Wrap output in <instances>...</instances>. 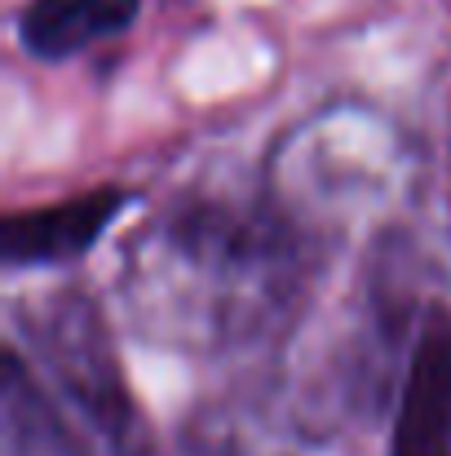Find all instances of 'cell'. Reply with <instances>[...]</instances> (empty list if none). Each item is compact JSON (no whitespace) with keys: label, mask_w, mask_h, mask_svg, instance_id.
Returning <instances> with one entry per match:
<instances>
[{"label":"cell","mask_w":451,"mask_h":456,"mask_svg":"<svg viewBox=\"0 0 451 456\" xmlns=\"http://www.w3.org/2000/svg\"><path fill=\"white\" fill-rule=\"evenodd\" d=\"M421 182V159L403 129L372 107L336 102L301 120L266 164L279 208L318 248L385 235Z\"/></svg>","instance_id":"cell-2"},{"label":"cell","mask_w":451,"mask_h":456,"mask_svg":"<svg viewBox=\"0 0 451 456\" xmlns=\"http://www.w3.org/2000/svg\"><path fill=\"white\" fill-rule=\"evenodd\" d=\"M318 253L266 177L257 186L195 182L125 244L120 310L164 350L230 354L297 319Z\"/></svg>","instance_id":"cell-1"},{"label":"cell","mask_w":451,"mask_h":456,"mask_svg":"<svg viewBox=\"0 0 451 456\" xmlns=\"http://www.w3.org/2000/svg\"><path fill=\"white\" fill-rule=\"evenodd\" d=\"M390 456H451V314L430 310L403 359Z\"/></svg>","instance_id":"cell-4"},{"label":"cell","mask_w":451,"mask_h":456,"mask_svg":"<svg viewBox=\"0 0 451 456\" xmlns=\"http://www.w3.org/2000/svg\"><path fill=\"white\" fill-rule=\"evenodd\" d=\"M138 18V0H27L18 13V40L27 53L58 62L76 58Z\"/></svg>","instance_id":"cell-6"},{"label":"cell","mask_w":451,"mask_h":456,"mask_svg":"<svg viewBox=\"0 0 451 456\" xmlns=\"http://www.w3.org/2000/svg\"><path fill=\"white\" fill-rule=\"evenodd\" d=\"M22 337L31 363L53 386L58 403L80 417V426L111 456H159L147 421L129 395L120 354L98 305L71 289L31 297L22 305Z\"/></svg>","instance_id":"cell-3"},{"label":"cell","mask_w":451,"mask_h":456,"mask_svg":"<svg viewBox=\"0 0 451 456\" xmlns=\"http://www.w3.org/2000/svg\"><path fill=\"white\" fill-rule=\"evenodd\" d=\"M4 456H89L71 439L18 350H9L4 368Z\"/></svg>","instance_id":"cell-7"},{"label":"cell","mask_w":451,"mask_h":456,"mask_svg":"<svg viewBox=\"0 0 451 456\" xmlns=\"http://www.w3.org/2000/svg\"><path fill=\"white\" fill-rule=\"evenodd\" d=\"M125 191H93L49 208H31L4 222V262L9 266H53L80 257L125 208Z\"/></svg>","instance_id":"cell-5"}]
</instances>
